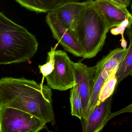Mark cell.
Instances as JSON below:
<instances>
[{"label":"cell","mask_w":132,"mask_h":132,"mask_svg":"<svg viewBox=\"0 0 132 132\" xmlns=\"http://www.w3.org/2000/svg\"><path fill=\"white\" fill-rule=\"evenodd\" d=\"M91 1L83 2H68L61 5L52 12L75 35L77 26L82 14Z\"/></svg>","instance_id":"9"},{"label":"cell","mask_w":132,"mask_h":132,"mask_svg":"<svg viewBox=\"0 0 132 132\" xmlns=\"http://www.w3.org/2000/svg\"><path fill=\"white\" fill-rule=\"evenodd\" d=\"M0 110H1V109H0Z\"/></svg>","instance_id":"23"},{"label":"cell","mask_w":132,"mask_h":132,"mask_svg":"<svg viewBox=\"0 0 132 132\" xmlns=\"http://www.w3.org/2000/svg\"><path fill=\"white\" fill-rule=\"evenodd\" d=\"M132 18L128 19L124 21L119 26L112 28L111 29V32L114 35H121V46L123 49H126L127 46V42L125 39L124 37V32L127 29L132 28Z\"/></svg>","instance_id":"17"},{"label":"cell","mask_w":132,"mask_h":132,"mask_svg":"<svg viewBox=\"0 0 132 132\" xmlns=\"http://www.w3.org/2000/svg\"><path fill=\"white\" fill-rule=\"evenodd\" d=\"M125 113H132V103L119 111L115 112H113V113L112 112L111 114L110 115V120L116 116Z\"/></svg>","instance_id":"18"},{"label":"cell","mask_w":132,"mask_h":132,"mask_svg":"<svg viewBox=\"0 0 132 132\" xmlns=\"http://www.w3.org/2000/svg\"><path fill=\"white\" fill-rule=\"evenodd\" d=\"M45 122L28 113L10 108L0 110V132H39Z\"/></svg>","instance_id":"4"},{"label":"cell","mask_w":132,"mask_h":132,"mask_svg":"<svg viewBox=\"0 0 132 132\" xmlns=\"http://www.w3.org/2000/svg\"><path fill=\"white\" fill-rule=\"evenodd\" d=\"M126 7L129 6L131 0H120Z\"/></svg>","instance_id":"19"},{"label":"cell","mask_w":132,"mask_h":132,"mask_svg":"<svg viewBox=\"0 0 132 132\" xmlns=\"http://www.w3.org/2000/svg\"><path fill=\"white\" fill-rule=\"evenodd\" d=\"M110 1L118 4L120 5H124V6H125V5L123 4V3L120 0H110Z\"/></svg>","instance_id":"20"},{"label":"cell","mask_w":132,"mask_h":132,"mask_svg":"<svg viewBox=\"0 0 132 132\" xmlns=\"http://www.w3.org/2000/svg\"><path fill=\"white\" fill-rule=\"evenodd\" d=\"M130 76H132V73L131 74V75H130Z\"/></svg>","instance_id":"22"},{"label":"cell","mask_w":132,"mask_h":132,"mask_svg":"<svg viewBox=\"0 0 132 132\" xmlns=\"http://www.w3.org/2000/svg\"><path fill=\"white\" fill-rule=\"evenodd\" d=\"M113 95L97 105L88 118L83 121V132L101 131L110 120Z\"/></svg>","instance_id":"10"},{"label":"cell","mask_w":132,"mask_h":132,"mask_svg":"<svg viewBox=\"0 0 132 132\" xmlns=\"http://www.w3.org/2000/svg\"><path fill=\"white\" fill-rule=\"evenodd\" d=\"M117 83V77L116 75L110 77L105 81L99 93L97 106L114 95V92L116 91Z\"/></svg>","instance_id":"15"},{"label":"cell","mask_w":132,"mask_h":132,"mask_svg":"<svg viewBox=\"0 0 132 132\" xmlns=\"http://www.w3.org/2000/svg\"><path fill=\"white\" fill-rule=\"evenodd\" d=\"M106 81L102 76L99 71L96 70L94 84L92 94L91 96L90 102L85 115L81 120L85 121L88 118L90 113L97 106L98 101V96L101 88Z\"/></svg>","instance_id":"13"},{"label":"cell","mask_w":132,"mask_h":132,"mask_svg":"<svg viewBox=\"0 0 132 132\" xmlns=\"http://www.w3.org/2000/svg\"><path fill=\"white\" fill-rule=\"evenodd\" d=\"M126 34L129 39V46L127 48L125 55L120 63L116 74L117 79L116 90L119 83L130 75L132 73V28L126 29Z\"/></svg>","instance_id":"12"},{"label":"cell","mask_w":132,"mask_h":132,"mask_svg":"<svg viewBox=\"0 0 132 132\" xmlns=\"http://www.w3.org/2000/svg\"><path fill=\"white\" fill-rule=\"evenodd\" d=\"M26 8L37 13L52 12L66 2L76 0H15Z\"/></svg>","instance_id":"11"},{"label":"cell","mask_w":132,"mask_h":132,"mask_svg":"<svg viewBox=\"0 0 132 132\" xmlns=\"http://www.w3.org/2000/svg\"><path fill=\"white\" fill-rule=\"evenodd\" d=\"M59 43H57L54 47L51 48V50L48 53L47 61L45 64L39 66L40 73L43 75L42 82H44L45 77L49 75L53 70L55 67V52Z\"/></svg>","instance_id":"16"},{"label":"cell","mask_w":132,"mask_h":132,"mask_svg":"<svg viewBox=\"0 0 132 132\" xmlns=\"http://www.w3.org/2000/svg\"><path fill=\"white\" fill-rule=\"evenodd\" d=\"M35 37L0 12V65L25 62L38 50Z\"/></svg>","instance_id":"2"},{"label":"cell","mask_w":132,"mask_h":132,"mask_svg":"<svg viewBox=\"0 0 132 132\" xmlns=\"http://www.w3.org/2000/svg\"><path fill=\"white\" fill-rule=\"evenodd\" d=\"M54 57V70L45 77L48 85L52 89L60 91L72 88L75 84L73 62L65 52L61 50H56Z\"/></svg>","instance_id":"5"},{"label":"cell","mask_w":132,"mask_h":132,"mask_svg":"<svg viewBox=\"0 0 132 132\" xmlns=\"http://www.w3.org/2000/svg\"><path fill=\"white\" fill-rule=\"evenodd\" d=\"M74 70L75 84L77 85L81 98L83 111V118L85 115L95 80V66L88 67L81 62H72Z\"/></svg>","instance_id":"7"},{"label":"cell","mask_w":132,"mask_h":132,"mask_svg":"<svg viewBox=\"0 0 132 132\" xmlns=\"http://www.w3.org/2000/svg\"><path fill=\"white\" fill-rule=\"evenodd\" d=\"M109 30L92 0L82 14L75 33L84 59L93 58L102 50Z\"/></svg>","instance_id":"3"},{"label":"cell","mask_w":132,"mask_h":132,"mask_svg":"<svg viewBox=\"0 0 132 132\" xmlns=\"http://www.w3.org/2000/svg\"><path fill=\"white\" fill-rule=\"evenodd\" d=\"M70 102L71 115L82 120L83 116L82 102L77 87L75 84L70 91Z\"/></svg>","instance_id":"14"},{"label":"cell","mask_w":132,"mask_h":132,"mask_svg":"<svg viewBox=\"0 0 132 132\" xmlns=\"http://www.w3.org/2000/svg\"><path fill=\"white\" fill-rule=\"evenodd\" d=\"M94 5L110 29L119 26L126 19L132 18L127 7L110 0H95Z\"/></svg>","instance_id":"8"},{"label":"cell","mask_w":132,"mask_h":132,"mask_svg":"<svg viewBox=\"0 0 132 132\" xmlns=\"http://www.w3.org/2000/svg\"><path fill=\"white\" fill-rule=\"evenodd\" d=\"M51 88L35 81L22 77L0 79V109L21 110L46 123H55Z\"/></svg>","instance_id":"1"},{"label":"cell","mask_w":132,"mask_h":132,"mask_svg":"<svg viewBox=\"0 0 132 132\" xmlns=\"http://www.w3.org/2000/svg\"><path fill=\"white\" fill-rule=\"evenodd\" d=\"M46 21L53 37L65 50L77 57H82L83 51L73 32L62 24L52 12L48 13Z\"/></svg>","instance_id":"6"},{"label":"cell","mask_w":132,"mask_h":132,"mask_svg":"<svg viewBox=\"0 0 132 132\" xmlns=\"http://www.w3.org/2000/svg\"><path fill=\"white\" fill-rule=\"evenodd\" d=\"M131 14L132 15V4L131 5Z\"/></svg>","instance_id":"21"}]
</instances>
